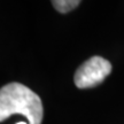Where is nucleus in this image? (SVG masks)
Segmentation results:
<instances>
[{"mask_svg": "<svg viewBox=\"0 0 124 124\" xmlns=\"http://www.w3.org/2000/svg\"><path fill=\"white\" fill-rule=\"evenodd\" d=\"M15 114L25 116L28 124H41L44 117L38 94L21 83H9L0 89V122Z\"/></svg>", "mask_w": 124, "mask_h": 124, "instance_id": "nucleus-1", "label": "nucleus"}, {"mask_svg": "<svg viewBox=\"0 0 124 124\" xmlns=\"http://www.w3.org/2000/svg\"><path fill=\"white\" fill-rule=\"evenodd\" d=\"M110 72V62L101 56H92L76 70L74 82L78 89H90L101 84Z\"/></svg>", "mask_w": 124, "mask_h": 124, "instance_id": "nucleus-2", "label": "nucleus"}, {"mask_svg": "<svg viewBox=\"0 0 124 124\" xmlns=\"http://www.w3.org/2000/svg\"><path fill=\"white\" fill-rule=\"evenodd\" d=\"M79 4L80 1H78V0H54V1H52L54 8L62 14L69 13L71 10H74L79 6Z\"/></svg>", "mask_w": 124, "mask_h": 124, "instance_id": "nucleus-3", "label": "nucleus"}, {"mask_svg": "<svg viewBox=\"0 0 124 124\" xmlns=\"http://www.w3.org/2000/svg\"><path fill=\"white\" fill-rule=\"evenodd\" d=\"M17 124H28V123H27V122H18Z\"/></svg>", "mask_w": 124, "mask_h": 124, "instance_id": "nucleus-4", "label": "nucleus"}]
</instances>
